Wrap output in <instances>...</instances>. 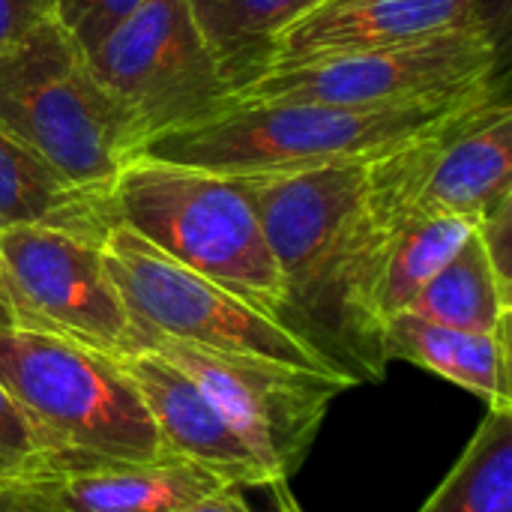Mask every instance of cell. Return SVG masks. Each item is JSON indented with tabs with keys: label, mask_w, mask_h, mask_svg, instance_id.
I'll return each instance as SVG.
<instances>
[{
	"label": "cell",
	"mask_w": 512,
	"mask_h": 512,
	"mask_svg": "<svg viewBox=\"0 0 512 512\" xmlns=\"http://www.w3.org/2000/svg\"><path fill=\"white\" fill-rule=\"evenodd\" d=\"M483 93L459 102L399 108H354L327 102L237 105L210 120L150 138L138 156L207 168L225 177L375 162L384 153H393L438 129Z\"/></svg>",
	"instance_id": "obj_1"
},
{
	"label": "cell",
	"mask_w": 512,
	"mask_h": 512,
	"mask_svg": "<svg viewBox=\"0 0 512 512\" xmlns=\"http://www.w3.org/2000/svg\"><path fill=\"white\" fill-rule=\"evenodd\" d=\"M0 381L33 423L48 471L168 456L120 357L45 330L0 327Z\"/></svg>",
	"instance_id": "obj_2"
},
{
	"label": "cell",
	"mask_w": 512,
	"mask_h": 512,
	"mask_svg": "<svg viewBox=\"0 0 512 512\" xmlns=\"http://www.w3.org/2000/svg\"><path fill=\"white\" fill-rule=\"evenodd\" d=\"M114 216L150 246L282 318L288 288L240 177L132 159L111 189Z\"/></svg>",
	"instance_id": "obj_3"
},
{
	"label": "cell",
	"mask_w": 512,
	"mask_h": 512,
	"mask_svg": "<svg viewBox=\"0 0 512 512\" xmlns=\"http://www.w3.org/2000/svg\"><path fill=\"white\" fill-rule=\"evenodd\" d=\"M0 129L96 192H111L144 144L132 114L93 78L54 18L0 51Z\"/></svg>",
	"instance_id": "obj_4"
},
{
	"label": "cell",
	"mask_w": 512,
	"mask_h": 512,
	"mask_svg": "<svg viewBox=\"0 0 512 512\" xmlns=\"http://www.w3.org/2000/svg\"><path fill=\"white\" fill-rule=\"evenodd\" d=\"M102 252L141 339V351L156 339H168L210 351L252 354L303 369L336 372L282 318L177 264L132 228L117 222L105 234Z\"/></svg>",
	"instance_id": "obj_5"
},
{
	"label": "cell",
	"mask_w": 512,
	"mask_h": 512,
	"mask_svg": "<svg viewBox=\"0 0 512 512\" xmlns=\"http://www.w3.org/2000/svg\"><path fill=\"white\" fill-rule=\"evenodd\" d=\"M512 195V111L501 84L438 129L366 162V219L390 228L423 216H486Z\"/></svg>",
	"instance_id": "obj_6"
},
{
	"label": "cell",
	"mask_w": 512,
	"mask_h": 512,
	"mask_svg": "<svg viewBox=\"0 0 512 512\" xmlns=\"http://www.w3.org/2000/svg\"><path fill=\"white\" fill-rule=\"evenodd\" d=\"M495 75L498 39L486 21L414 45L270 69L240 87L228 108L261 102H327L354 108L459 102L498 84Z\"/></svg>",
	"instance_id": "obj_7"
},
{
	"label": "cell",
	"mask_w": 512,
	"mask_h": 512,
	"mask_svg": "<svg viewBox=\"0 0 512 512\" xmlns=\"http://www.w3.org/2000/svg\"><path fill=\"white\" fill-rule=\"evenodd\" d=\"M240 180L288 288L282 321L318 351L336 270L366 225V162Z\"/></svg>",
	"instance_id": "obj_8"
},
{
	"label": "cell",
	"mask_w": 512,
	"mask_h": 512,
	"mask_svg": "<svg viewBox=\"0 0 512 512\" xmlns=\"http://www.w3.org/2000/svg\"><path fill=\"white\" fill-rule=\"evenodd\" d=\"M84 60L132 114L144 144L210 120L231 102V87L192 21L189 0H144Z\"/></svg>",
	"instance_id": "obj_9"
},
{
	"label": "cell",
	"mask_w": 512,
	"mask_h": 512,
	"mask_svg": "<svg viewBox=\"0 0 512 512\" xmlns=\"http://www.w3.org/2000/svg\"><path fill=\"white\" fill-rule=\"evenodd\" d=\"M147 348L201 384L273 480H291L303 468L330 405L357 387L342 372L303 369L252 354L210 351L168 339H156Z\"/></svg>",
	"instance_id": "obj_10"
},
{
	"label": "cell",
	"mask_w": 512,
	"mask_h": 512,
	"mask_svg": "<svg viewBox=\"0 0 512 512\" xmlns=\"http://www.w3.org/2000/svg\"><path fill=\"white\" fill-rule=\"evenodd\" d=\"M0 276L12 327L45 330L111 357L141 351L102 243L39 225L0 231Z\"/></svg>",
	"instance_id": "obj_11"
},
{
	"label": "cell",
	"mask_w": 512,
	"mask_h": 512,
	"mask_svg": "<svg viewBox=\"0 0 512 512\" xmlns=\"http://www.w3.org/2000/svg\"><path fill=\"white\" fill-rule=\"evenodd\" d=\"M231 480L180 456L57 468L0 483L12 512H174Z\"/></svg>",
	"instance_id": "obj_12"
},
{
	"label": "cell",
	"mask_w": 512,
	"mask_h": 512,
	"mask_svg": "<svg viewBox=\"0 0 512 512\" xmlns=\"http://www.w3.org/2000/svg\"><path fill=\"white\" fill-rule=\"evenodd\" d=\"M474 24H486L480 0H324L276 39L267 72L414 45Z\"/></svg>",
	"instance_id": "obj_13"
},
{
	"label": "cell",
	"mask_w": 512,
	"mask_h": 512,
	"mask_svg": "<svg viewBox=\"0 0 512 512\" xmlns=\"http://www.w3.org/2000/svg\"><path fill=\"white\" fill-rule=\"evenodd\" d=\"M123 369L135 381L168 456L189 459L231 483L267 486L273 480L255 453L240 441L216 402L189 378L177 363L153 348L120 357Z\"/></svg>",
	"instance_id": "obj_14"
},
{
	"label": "cell",
	"mask_w": 512,
	"mask_h": 512,
	"mask_svg": "<svg viewBox=\"0 0 512 512\" xmlns=\"http://www.w3.org/2000/svg\"><path fill=\"white\" fill-rule=\"evenodd\" d=\"M384 354L462 387L486 402L489 411L512 414L510 327L471 333L399 312L384 327Z\"/></svg>",
	"instance_id": "obj_15"
},
{
	"label": "cell",
	"mask_w": 512,
	"mask_h": 512,
	"mask_svg": "<svg viewBox=\"0 0 512 512\" xmlns=\"http://www.w3.org/2000/svg\"><path fill=\"white\" fill-rule=\"evenodd\" d=\"M39 225L102 243L117 225L111 192L69 183L30 147L0 129V231Z\"/></svg>",
	"instance_id": "obj_16"
},
{
	"label": "cell",
	"mask_w": 512,
	"mask_h": 512,
	"mask_svg": "<svg viewBox=\"0 0 512 512\" xmlns=\"http://www.w3.org/2000/svg\"><path fill=\"white\" fill-rule=\"evenodd\" d=\"M318 3L324 0H189V12L234 96L267 72L276 39Z\"/></svg>",
	"instance_id": "obj_17"
},
{
	"label": "cell",
	"mask_w": 512,
	"mask_h": 512,
	"mask_svg": "<svg viewBox=\"0 0 512 512\" xmlns=\"http://www.w3.org/2000/svg\"><path fill=\"white\" fill-rule=\"evenodd\" d=\"M405 312L471 333L510 327L512 285L498 276L480 231L459 246V252L423 285Z\"/></svg>",
	"instance_id": "obj_18"
},
{
	"label": "cell",
	"mask_w": 512,
	"mask_h": 512,
	"mask_svg": "<svg viewBox=\"0 0 512 512\" xmlns=\"http://www.w3.org/2000/svg\"><path fill=\"white\" fill-rule=\"evenodd\" d=\"M417 512H512V414H486Z\"/></svg>",
	"instance_id": "obj_19"
},
{
	"label": "cell",
	"mask_w": 512,
	"mask_h": 512,
	"mask_svg": "<svg viewBox=\"0 0 512 512\" xmlns=\"http://www.w3.org/2000/svg\"><path fill=\"white\" fill-rule=\"evenodd\" d=\"M39 471H48L42 441L21 405L0 381V483H15Z\"/></svg>",
	"instance_id": "obj_20"
},
{
	"label": "cell",
	"mask_w": 512,
	"mask_h": 512,
	"mask_svg": "<svg viewBox=\"0 0 512 512\" xmlns=\"http://www.w3.org/2000/svg\"><path fill=\"white\" fill-rule=\"evenodd\" d=\"M144 0H51L57 27L87 54Z\"/></svg>",
	"instance_id": "obj_21"
},
{
	"label": "cell",
	"mask_w": 512,
	"mask_h": 512,
	"mask_svg": "<svg viewBox=\"0 0 512 512\" xmlns=\"http://www.w3.org/2000/svg\"><path fill=\"white\" fill-rule=\"evenodd\" d=\"M174 512H306L297 495L288 489V480L267 486H243L228 483L186 507Z\"/></svg>",
	"instance_id": "obj_22"
},
{
	"label": "cell",
	"mask_w": 512,
	"mask_h": 512,
	"mask_svg": "<svg viewBox=\"0 0 512 512\" xmlns=\"http://www.w3.org/2000/svg\"><path fill=\"white\" fill-rule=\"evenodd\" d=\"M42 18H51V0H0V51L18 42Z\"/></svg>",
	"instance_id": "obj_23"
},
{
	"label": "cell",
	"mask_w": 512,
	"mask_h": 512,
	"mask_svg": "<svg viewBox=\"0 0 512 512\" xmlns=\"http://www.w3.org/2000/svg\"><path fill=\"white\" fill-rule=\"evenodd\" d=\"M15 318H12V306H9V297H6V285H3V276H0V327H12Z\"/></svg>",
	"instance_id": "obj_24"
},
{
	"label": "cell",
	"mask_w": 512,
	"mask_h": 512,
	"mask_svg": "<svg viewBox=\"0 0 512 512\" xmlns=\"http://www.w3.org/2000/svg\"><path fill=\"white\" fill-rule=\"evenodd\" d=\"M0 512H12L9 507H6V501H3V498H0Z\"/></svg>",
	"instance_id": "obj_25"
}]
</instances>
